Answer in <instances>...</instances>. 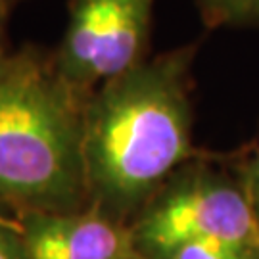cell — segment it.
Returning <instances> with one entry per match:
<instances>
[{"label":"cell","instance_id":"6da1fadb","mask_svg":"<svg viewBox=\"0 0 259 259\" xmlns=\"http://www.w3.org/2000/svg\"><path fill=\"white\" fill-rule=\"evenodd\" d=\"M194 56L196 45L163 52L87 98L83 156L91 205L131 223L179 167L198 156Z\"/></svg>","mask_w":259,"mask_h":259},{"label":"cell","instance_id":"7a4b0ae2","mask_svg":"<svg viewBox=\"0 0 259 259\" xmlns=\"http://www.w3.org/2000/svg\"><path fill=\"white\" fill-rule=\"evenodd\" d=\"M87 94L33 50L0 58V204L29 211L91 205L83 135Z\"/></svg>","mask_w":259,"mask_h":259},{"label":"cell","instance_id":"3957f363","mask_svg":"<svg viewBox=\"0 0 259 259\" xmlns=\"http://www.w3.org/2000/svg\"><path fill=\"white\" fill-rule=\"evenodd\" d=\"M142 259H169L186 244L225 238L259 244V227L238 169L200 154L179 167L131 221Z\"/></svg>","mask_w":259,"mask_h":259},{"label":"cell","instance_id":"277c9868","mask_svg":"<svg viewBox=\"0 0 259 259\" xmlns=\"http://www.w3.org/2000/svg\"><path fill=\"white\" fill-rule=\"evenodd\" d=\"M154 0H71L69 21L54 64L79 93L91 96L106 81L146 58Z\"/></svg>","mask_w":259,"mask_h":259},{"label":"cell","instance_id":"5b68a950","mask_svg":"<svg viewBox=\"0 0 259 259\" xmlns=\"http://www.w3.org/2000/svg\"><path fill=\"white\" fill-rule=\"evenodd\" d=\"M27 259H142L131 223L94 205L79 211L21 213Z\"/></svg>","mask_w":259,"mask_h":259},{"label":"cell","instance_id":"8992f818","mask_svg":"<svg viewBox=\"0 0 259 259\" xmlns=\"http://www.w3.org/2000/svg\"><path fill=\"white\" fill-rule=\"evenodd\" d=\"M209 27L259 29V0H194Z\"/></svg>","mask_w":259,"mask_h":259},{"label":"cell","instance_id":"52a82bcc","mask_svg":"<svg viewBox=\"0 0 259 259\" xmlns=\"http://www.w3.org/2000/svg\"><path fill=\"white\" fill-rule=\"evenodd\" d=\"M255 248H259V244L209 238L186 244L169 259H246Z\"/></svg>","mask_w":259,"mask_h":259},{"label":"cell","instance_id":"ba28073f","mask_svg":"<svg viewBox=\"0 0 259 259\" xmlns=\"http://www.w3.org/2000/svg\"><path fill=\"white\" fill-rule=\"evenodd\" d=\"M236 169H238V175H240L244 192L248 196L251 213H253L255 223L259 227V144L253 146L246 156L238 159Z\"/></svg>","mask_w":259,"mask_h":259},{"label":"cell","instance_id":"9c48e42d","mask_svg":"<svg viewBox=\"0 0 259 259\" xmlns=\"http://www.w3.org/2000/svg\"><path fill=\"white\" fill-rule=\"evenodd\" d=\"M0 259H27L19 221L0 217Z\"/></svg>","mask_w":259,"mask_h":259},{"label":"cell","instance_id":"30bf717a","mask_svg":"<svg viewBox=\"0 0 259 259\" xmlns=\"http://www.w3.org/2000/svg\"><path fill=\"white\" fill-rule=\"evenodd\" d=\"M12 0H0V58L4 56V38H6V19H8V6Z\"/></svg>","mask_w":259,"mask_h":259},{"label":"cell","instance_id":"8fae6325","mask_svg":"<svg viewBox=\"0 0 259 259\" xmlns=\"http://www.w3.org/2000/svg\"><path fill=\"white\" fill-rule=\"evenodd\" d=\"M246 259H259V248H255V250L251 251V253Z\"/></svg>","mask_w":259,"mask_h":259}]
</instances>
